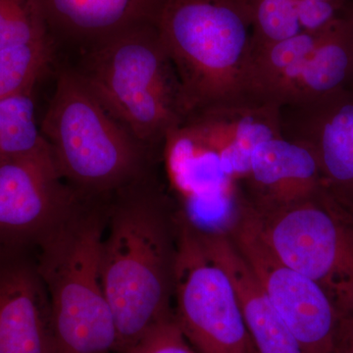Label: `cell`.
I'll return each mask as SVG.
<instances>
[{"label": "cell", "mask_w": 353, "mask_h": 353, "mask_svg": "<svg viewBox=\"0 0 353 353\" xmlns=\"http://www.w3.org/2000/svg\"><path fill=\"white\" fill-rule=\"evenodd\" d=\"M196 231L209 255L233 284L257 353H303L227 232Z\"/></svg>", "instance_id": "5bb4252c"}, {"label": "cell", "mask_w": 353, "mask_h": 353, "mask_svg": "<svg viewBox=\"0 0 353 353\" xmlns=\"http://www.w3.org/2000/svg\"><path fill=\"white\" fill-rule=\"evenodd\" d=\"M124 353H196L185 338L175 315L148 329Z\"/></svg>", "instance_id": "ffe728a7"}, {"label": "cell", "mask_w": 353, "mask_h": 353, "mask_svg": "<svg viewBox=\"0 0 353 353\" xmlns=\"http://www.w3.org/2000/svg\"><path fill=\"white\" fill-rule=\"evenodd\" d=\"M161 199L136 192L111 216L101 255V280L118 333V352L173 314L175 223Z\"/></svg>", "instance_id": "7a4b0ae2"}, {"label": "cell", "mask_w": 353, "mask_h": 353, "mask_svg": "<svg viewBox=\"0 0 353 353\" xmlns=\"http://www.w3.org/2000/svg\"><path fill=\"white\" fill-rule=\"evenodd\" d=\"M85 48L77 72L92 94L139 143L161 148L188 113L155 22L127 28Z\"/></svg>", "instance_id": "3957f363"}, {"label": "cell", "mask_w": 353, "mask_h": 353, "mask_svg": "<svg viewBox=\"0 0 353 353\" xmlns=\"http://www.w3.org/2000/svg\"><path fill=\"white\" fill-rule=\"evenodd\" d=\"M101 217L77 208L39 243L53 353H111L118 333L101 280Z\"/></svg>", "instance_id": "277c9868"}, {"label": "cell", "mask_w": 353, "mask_h": 353, "mask_svg": "<svg viewBox=\"0 0 353 353\" xmlns=\"http://www.w3.org/2000/svg\"><path fill=\"white\" fill-rule=\"evenodd\" d=\"M163 0H41L50 31L92 46L143 23L155 22Z\"/></svg>", "instance_id": "9a60e30c"}, {"label": "cell", "mask_w": 353, "mask_h": 353, "mask_svg": "<svg viewBox=\"0 0 353 353\" xmlns=\"http://www.w3.org/2000/svg\"><path fill=\"white\" fill-rule=\"evenodd\" d=\"M336 353H353V316L340 319L336 334Z\"/></svg>", "instance_id": "44dd1931"}, {"label": "cell", "mask_w": 353, "mask_h": 353, "mask_svg": "<svg viewBox=\"0 0 353 353\" xmlns=\"http://www.w3.org/2000/svg\"><path fill=\"white\" fill-rule=\"evenodd\" d=\"M281 134L307 145L323 187L341 204L353 202V85L317 101L279 108Z\"/></svg>", "instance_id": "8fae6325"}, {"label": "cell", "mask_w": 353, "mask_h": 353, "mask_svg": "<svg viewBox=\"0 0 353 353\" xmlns=\"http://www.w3.org/2000/svg\"><path fill=\"white\" fill-rule=\"evenodd\" d=\"M41 0H0V48L50 38Z\"/></svg>", "instance_id": "d6986e66"}, {"label": "cell", "mask_w": 353, "mask_h": 353, "mask_svg": "<svg viewBox=\"0 0 353 353\" xmlns=\"http://www.w3.org/2000/svg\"><path fill=\"white\" fill-rule=\"evenodd\" d=\"M51 38L0 48V101L32 94L52 61Z\"/></svg>", "instance_id": "e0dca14e"}, {"label": "cell", "mask_w": 353, "mask_h": 353, "mask_svg": "<svg viewBox=\"0 0 353 353\" xmlns=\"http://www.w3.org/2000/svg\"><path fill=\"white\" fill-rule=\"evenodd\" d=\"M44 143L32 94L0 101V157L30 152Z\"/></svg>", "instance_id": "ac0fdd59"}, {"label": "cell", "mask_w": 353, "mask_h": 353, "mask_svg": "<svg viewBox=\"0 0 353 353\" xmlns=\"http://www.w3.org/2000/svg\"><path fill=\"white\" fill-rule=\"evenodd\" d=\"M41 132L64 180L88 194L139 180L150 150L114 119L73 69L60 72Z\"/></svg>", "instance_id": "5b68a950"}, {"label": "cell", "mask_w": 353, "mask_h": 353, "mask_svg": "<svg viewBox=\"0 0 353 353\" xmlns=\"http://www.w3.org/2000/svg\"><path fill=\"white\" fill-rule=\"evenodd\" d=\"M155 24L188 116L260 104L252 90L256 32L243 0H163Z\"/></svg>", "instance_id": "6da1fadb"}, {"label": "cell", "mask_w": 353, "mask_h": 353, "mask_svg": "<svg viewBox=\"0 0 353 353\" xmlns=\"http://www.w3.org/2000/svg\"><path fill=\"white\" fill-rule=\"evenodd\" d=\"M352 85L353 17L256 48L252 90L259 103H307Z\"/></svg>", "instance_id": "52a82bcc"}, {"label": "cell", "mask_w": 353, "mask_h": 353, "mask_svg": "<svg viewBox=\"0 0 353 353\" xmlns=\"http://www.w3.org/2000/svg\"><path fill=\"white\" fill-rule=\"evenodd\" d=\"M324 190L314 152L282 136L265 139L255 148L243 185L246 201L259 211L284 208Z\"/></svg>", "instance_id": "7c38bea8"}, {"label": "cell", "mask_w": 353, "mask_h": 353, "mask_svg": "<svg viewBox=\"0 0 353 353\" xmlns=\"http://www.w3.org/2000/svg\"><path fill=\"white\" fill-rule=\"evenodd\" d=\"M78 208L46 141L0 157V248L41 243Z\"/></svg>", "instance_id": "30bf717a"}, {"label": "cell", "mask_w": 353, "mask_h": 353, "mask_svg": "<svg viewBox=\"0 0 353 353\" xmlns=\"http://www.w3.org/2000/svg\"><path fill=\"white\" fill-rule=\"evenodd\" d=\"M255 211L279 259L319 285L340 319L353 316V226L340 204L322 190L284 208Z\"/></svg>", "instance_id": "8992f818"}, {"label": "cell", "mask_w": 353, "mask_h": 353, "mask_svg": "<svg viewBox=\"0 0 353 353\" xmlns=\"http://www.w3.org/2000/svg\"><path fill=\"white\" fill-rule=\"evenodd\" d=\"M252 13L257 46L319 31L353 17V0H243Z\"/></svg>", "instance_id": "2e32d148"}, {"label": "cell", "mask_w": 353, "mask_h": 353, "mask_svg": "<svg viewBox=\"0 0 353 353\" xmlns=\"http://www.w3.org/2000/svg\"><path fill=\"white\" fill-rule=\"evenodd\" d=\"M0 353H53L48 294L26 264L0 265Z\"/></svg>", "instance_id": "4fadbf2b"}, {"label": "cell", "mask_w": 353, "mask_h": 353, "mask_svg": "<svg viewBox=\"0 0 353 353\" xmlns=\"http://www.w3.org/2000/svg\"><path fill=\"white\" fill-rule=\"evenodd\" d=\"M229 236L303 353H336L340 315L315 282L279 259L265 239L256 211L243 201Z\"/></svg>", "instance_id": "9c48e42d"}, {"label": "cell", "mask_w": 353, "mask_h": 353, "mask_svg": "<svg viewBox=\"0 0 353 353\" xmlns=\"http://www.w3.org/2000/svg\"><path fill=\"white\" fill-rule=\"evenodd\" d=\"M175 315L196 353H257L236 290L194 228L175 218Z\"/></svg>", "instance_id": "ba28073f"}]
</instances>
